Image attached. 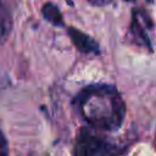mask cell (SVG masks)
I'll return each instance as SVG.
<instances>
[{
    "mask_svg": "<svg viewBox=\"0 0 156 156\" xmlns=\"http://www.w3.org/2000/svg\"><path fill=\"white\" fill-rule=\"evenodd\" d=\"M82 118L93 128L116 132L126 117V105L118 90L110 84H91L80 90L74 101Z\"/></svg>",
    "mask_w": 156,
    "mask_h": 156,
    "instance_id": "1",
    "label": "cell"
},
{
    "mask_svg": "<svg viewBox=\"0 0 156 156\" xmlns=\"http://www.w3.org/2000/svg\"><path fill=\"white\" fill-rule=\"evenodd\" d=\"M74 156H119V152L112 143L82 128L74 143Z\"/></svg>",
    "mask_w": 156,
    "mask_h": 156,
    "instance_id": "2",
    "label": "cell"
},
{
    "mask_svg": "<svg viewBox=\"0 0 156 156\" xmlns=\"http://www.w3.org/2000/svg\"><path fill=\"white\" fill-rule=\"evenodd\" d=\"M68 37L71 38L72 43L74 44V46L83 54H99L100 48L99 44L88 34L83 33L82 30L69 27L67 29Z\"/></svg>",
    "mask_w": 156,
    "mask_h": 156,
    "instance_id": "3",
    "label": "cell"
},
{
    "mask_svg": "<svg viewBox=\"0 0 156 156\" xmlns=\"http://www.w3.org/2000/svg\"><path fill=\"white\" fill-rule=\"evenodd\" d=\"M130 34L134 37L135 41L139 45L147 46L151 50V41L149 39V35H147L145 28L141 24L139 10H133V17H132V23H130Z\"/></svg>",
    "mask_w": 156,
    "mask_h": 156,
    "instance_id": "4",
    "label": "cell"
},
{
    "mask_svg": "<svg viewBox=\"0 0 156 156\" xmlns=\"http://www.w3.org/2000/svg\"><path fill=\"white\" fill-rule=\"evenodd\" d=\"M12 15L7 4L5 0H0V45L9 39L12 30Z\"/></svg>",
    "mask_w": 156,
    "mask_h": 156,
    "instance_id": "5",
    "label": "cell"
},
{
    "mask_svg": "<svg viewBox=\"0 0 156 156\" xmlns=\"http://www.w3.org/2000/svg\"><path fill=\"white\" fill-rule=\"evenodd\" d=\"M41 12H43V17L48 22L52 23L56 27H62L63 26L62 15H61V12H60V10H58V7L56 5H54L51 2H48V4H45L43 6Z\"/></svg>",
    "mask_w": 156,
    "mask_h": 156,
    "instance_id": "6",
    "label": "cell"
},
{
    "mask_svg": "<svg viewBox=\"0 0 156 156\" xmlns=\"http://www.w3.org/2000/svg\"><path fill=\"white\" fill-rule=\"evenodd\" d=\"M0 156H10L7 140H6V138H5V135H4L1 129H0Z\"/></svg>",
    "mask_w": 156,
    "mask_h": 156,
    "instance_id": "7",
    "label": "cell"
},
{
    "mask_svg": "<svg viewBox=\"0 0 156 156\" xmlns=\"http://www.w3.org/2000/svg\"><path fill=\"white\" fill-rule=\"evenodd\" d=\"M88 1L95 6H104V5H107L108 2H111L112 0H88Z\"/></svg>",
    "mask_w": 156,
    "mask_h": 156,
    "instance_id": "8",
    "label": "cell"
},
{
    "mask_svg": "<svg viewBox=\"0 0 156 156\" xmlns=\"http://www.w3.org/2000/svg\"><path fill=\"white\" fill-rule=\"evenodd\" d=\"M155 146H156V135H155Z\"/></svg>",
    "mask_w": 156,
    "mask_h": 156,
    "instance_id": "9",
    "label": "cell"
},
{
    "mask_svg": "<svg viewBox=\"0 0 156 156\" xmlns=\"http://www.w3.org/2000/svg\"><path fill=\"white\" fill-rule=\"evenodd\" d=\"M149 1H150V2H151V1H152V0H149Z\"/></svg>",
    "mask_w": 156,
    "mask_h": 156,
    "instance_id": "10",
    "label": "cell"
}]
</instances>
